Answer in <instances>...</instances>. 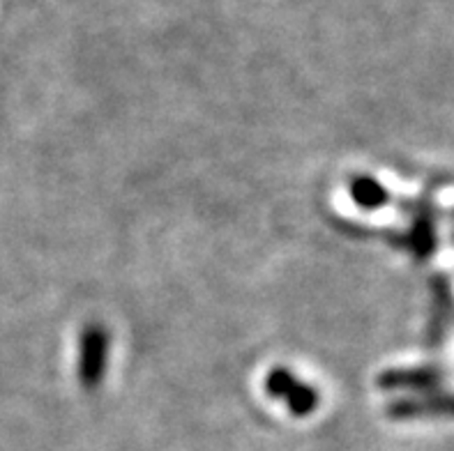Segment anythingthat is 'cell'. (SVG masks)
I'll list each match as a JSON object with an SVG mask.
<instances>
[{
	"instance_id": "6da1fadb",
	"label": "cell",
	"mask_w": 454,
	"mask_h": 451,
	"mask_svg": "<svg viewBox=\"0 0 454 451\" xmlns=\"http://www.w3.org/2000/svg\"><path fill=\"white\" fill-rule=\"evenodd\" d=\"M111 331L104 323H88L81 330L79 357H76V380L83 392H98L109 369Z\"/></svg>"
},
{
	"instance_id": "7a4b0ae2",
	"label": "cell",
	"mask_w": 454,
	"mask_h": 451,
	"mask_svg": "<svg viewBox=\"0 0 454 451\" xmlns=\"http://www.w3.org/2000/svg\"><path fill=\"white\" fill-rule=\"evenodd\" d=\"M263 392L268 399L282 400L294 417H309L321 406V394L311 383L295 376L286 366H275L265 373Z\"/></svg>"
},
{
	"instance_id": "3957f363",
	"label": "cell",
	"mask_w": 454,
	"mask_h": 451,
	"mask_svg": "<svg viewBox=\"0 0 454 451\" xmlns=\"http://www.w3.org/2000/svg\"><path fill=\"white\" fill-rule=\"evenodd\" d=\"M406 212L413 214L411 226L403 233H390L387 240L395 246L409 252L415 260H427L436 249V212L429 198L406 203Z\"/></svg>"
},
{
	"instance_id": "277c9868",
	"label": "cell",
	"mask_w": 454,
	"mask_h": 451,
	"mask_svg": "<svg viewBox=\"0 0 454 451\" xmlns=\"http://www.w3.org/2000/svg\"><path fill=\"white\" fill-rule=\"evenodd\" d=\"M454 315V298L450 281L445 276H434L432 279V314L427 323V337L432 346H438L448 334L450 320Z\"/></svg>"
},
{
	"instance_id": "5b68a950",
	"label": "cell",
	"mask_w": 454,
	"mask_h": 451,
	"mask_svg": "<svg viewBox=\"0 0 454 451\" xmlns=\"http://www.w3.org/2000/svg\"><path fill=\"white\" fill-rule=\"evenodd\" d=\"M445 373L436 366H411V369H387L379 376L380 389H432L443 383Z\"/></svg>"
},
{
	"instance_id": "8992f818",
	"label": "cell",
	"mask_w": 454,
	"mask_h": 451,
	"mask_svg": "<svg viewBox=\"0 0 454 451\" xmlns=\"http://www.w3.org/2000/svg\"><path fill=\"white\" fill-rule=\"evenodd\" d=\"M454 415V396H425V399H402L387 406V417L392 419H418Z\"/></svg>"
},
{
	"instance_id": "52a82bcc",
	"label": "cell",
	"mask_w": 454,
	"mask_h": 451,
	"mask_svg": "<svg viewBox=\"0 0 454 451\" xmlns=\"http://www.w3.org/2000/svg\"><path fill=\"white\" fill-rule=\"evenodd\" d=\"M346 187H348L351 200L360 207V210L374 212L392 203L390 191H387L376 177L367 175V173H356V175H351L348 177V183H346Z\"/></svg>"
}]
</instances>
